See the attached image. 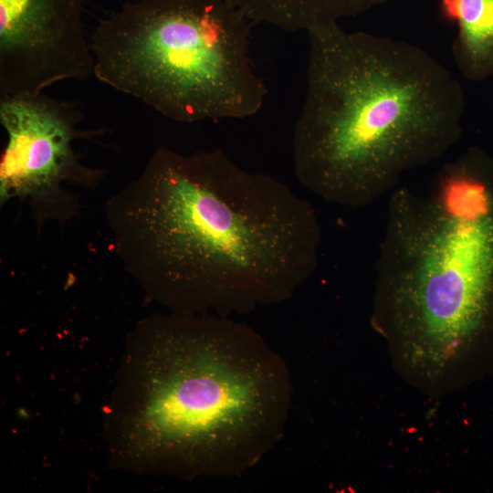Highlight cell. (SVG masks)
<instances>
[{"label":"cell","instance_id":"obj_2","mask_svg":"<svg viewBox=\"0 0 493 493\" xmlns=\"http://www.w3.org/2000/svg\"><path fill=\"white\" fill-rule=\"evenodd\" d=\"M121 453L181 477L239 476L282 438L292 385L250 326L213 314H156L133 334Z\"/></svg>","mask_w":493,"mask_h":493},{"label":"cell","instance_id":"obj_7","mask_svg":"<svg viewBox=\"0 0 493 493\" xmlns=\"http://www.w3.org/2000/svg\"><path fill=\"white\" fill-rule=\"evenodd\" d=\"M83 0H0V99L94 75Z\"/></svg>","mask_w":493,"mask_h":493},{"label":"cell","instance_id":"obj_4","mask_svg":"<svg viewBox=\"0 0 493 493\" xmlns=\"http://www.w3.org/2000/svg\"><path fill=\"white\" fill-rule=\"evenodd\" d=\"M389 203L372 322L409 382L446 391L493 308V157L472 147Z\"/></svg>","mask_w":493,"mask_h":493},{"label":"cell","instance_id":"obj_1","mask_svg":"<svg viewBox=\"0 0 493 493\" xmlns=\"http://www.w3.org/2000/svg\"><path fill=\"white\" fill-rule=\"evenodd\" d=\"M104 211L124 268L172 312L228 317L280 304L318 266L313 206L219 148H158Z\"/></svg>","mask_w":493,"mask_h":493},{"label":"cell","instance_id":"obj_9","mask_svg":"<svg viewBox=\"0 0 493 493\" xmlns=\"http://www.w3.org/2000/svg\"><path fill=\"white\" fill-rule=\"evenodd\" d=\"M254 24H266L286 32L306 33L340 24L364 14L387 0H229Z\"/></svg>","mask_w":493,"mask_h":493},{"label":"cell","instance_id":"obj_6","mask_svg":"<svg viewBox=\"0 0 493 493\" xmlns=\"http://www.w3.org/2000/svg\"><path fill=\"white\" fill-rule=\"evenodd\" d=\"M84 114L76 101L46 94L0 99V123L7 142L0 160V203L18 198L29 204L38 226L64 223L76 216L79 205L64 186L96 187L102 169L84 164L73 147L106 129L82 130Z\"/></svg>","mask_w":493,"mask_h":493},{"label":"cell","instance_id":"obj_8","mask_svg":"<svg viewBox=\"0 0 493 493\" xmlns=\"http://www.w3.org/2000/svg\"><path fill=\"white\" fill-rule=\"evenodd\" d=\"M443 18L455 28L452 56L463 77H493V0H438Z\"/></svg>","mask_w":493,"mask_h":493},{"label":"cell","instance_id":"obj_3","mask_svg":"<svg viewBox=\"0 0 493 493\" xmlns=\"http://www.w3.org/2000/svg\"><path fill=\"white\" fill-rule=\"evenodd\" d=\"M307 34V92L292 142L306 189L363 207L460 140L462 87L427 51L340 24Z\"/></svg>","mask_w":493,"mask_h":493},{"label":"cell","instance_id":"obj_5","mask_svg":"<svg viewBox=\"0 0 493 493\" xmlns=\"http://www.w3.org/2000/svg\"><path fill=\"white\" fill-rule=\"evenodd\" d=\"M253 26L229 0L125 3L93 31V76L173 121L248 118L267 94Z\"/></svg>","mask_w":493,"mask_h":493}]
</instances>
